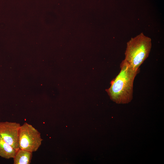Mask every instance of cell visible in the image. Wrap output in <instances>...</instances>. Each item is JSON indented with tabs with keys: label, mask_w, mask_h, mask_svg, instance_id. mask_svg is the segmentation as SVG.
<instances>
[{
	"label": "cell",
	"mask_w": 164,
	"mask_h": 164,
	"mask_svg": "<svg viewBox=\"0 0 164 164\" xmlns=\"http://www.w3.org/2000/svg\"><path fill=\"white\" fill-rule=\"evenodd\" d=\"M120 70L111 81L106 91L111 99L117 104H127L132 99L133 83L138 71L133 70L124 60L120 65Z\"/></svg>",
	"instance_id": "obj_1"
},
{
	"label": "cell",
	"mask_w": 164,
	"mask_h": 164,
	"mask_svg": "<svg viewBox=\"0 0 164 164\" xmlns=\"http://www.w3.org/2000/svg\"><path fill=\"white\" fill-rule=\"evenodd\" d=\"M151 47V39L141 33L127 43L124 60L133 70L138 71L148 57Z\"/></svg>",
	"instance_id": "obj_2"
},
{
	"label": "cell",
	"mask_w": 164,
	"mask_h": 164,
	"mask_svg": "<svg viewBox=\"0 0 164 164\" xmlns=\"http://www.w3.org/2000/svg\"><path fill=\"white\" fill-rule=\"evenodd\" d=\"M43 140L40 132L32 125L25 122L21 125L18 139L19 149L32 152H36Z\"/></svg>",
	"instance_id": "obj_3"
},
{
	"label": "cell",
	"mask_w": 164,
	"mask_h": 164,
	"mask_svg": "<svg viewBox=\"0 0 164 164\" xmlns=\"http://www.w3.org/2000/svg\"><path fill=\"white\" fill-rule=\"evenodd\" d=\"M19 123L9 121L0 122V138L16 151L19 149Z\"/></svg>",
	"instance_id": "obj_4"
},
{
	"label": "cell",
	"mask_w": 164,
	"mask_h": 164,
	"mask_svg": "<svg viewBox=\"0 0 164 164\" xmlns=\"http://www.w3.org/2000/svg\"><path fill=\"white\" fill-rule=\"evenodd\" d=\"M32 156V152L19 149L16 151L13 160L14 164H29Z\"/></svg>",
	"instance_id": "obj_5"
},
{
	"label": "cell",
	"mask_w": 164,
	"mask_h": 164,
	"mask_svg": "<svg viewBox=\"0 0 164 164\" xmlns=\"http://www.w3.org/2000/svg\"><path fill=\"white\" fill-rule=\"evenodd\" d=\"M16 151L0 138V156L6 159L13 158Z\"/></svg>",
	"instance_id": "obj_6"
}]
</instances>
